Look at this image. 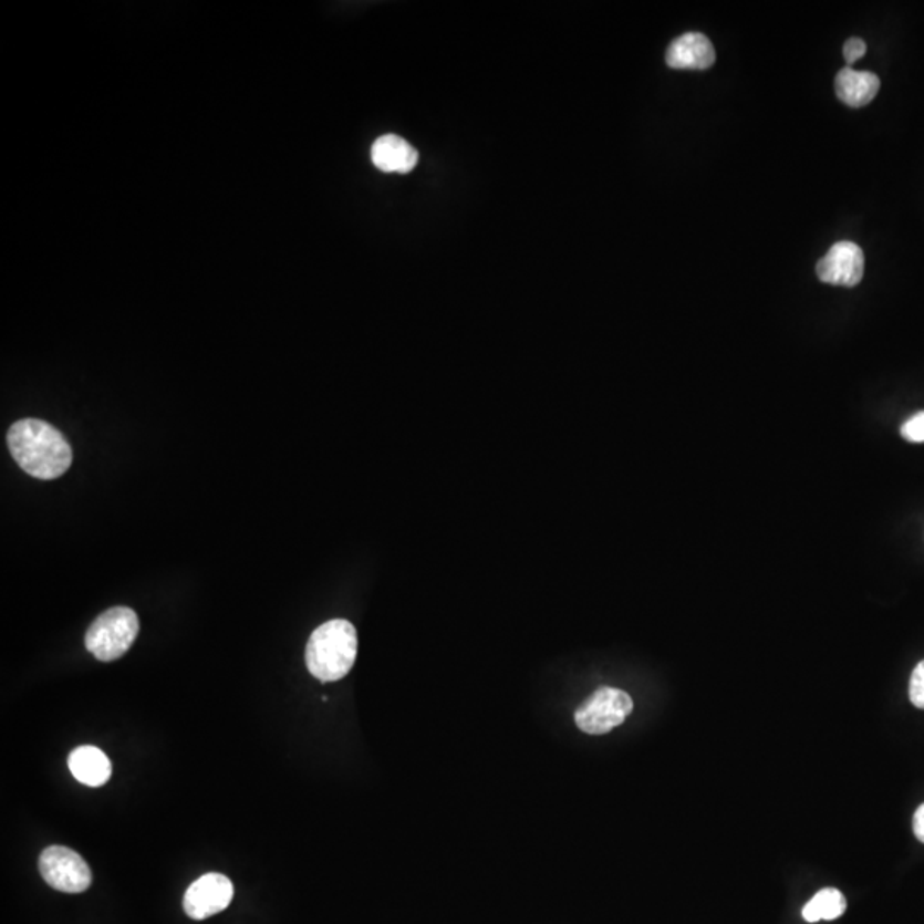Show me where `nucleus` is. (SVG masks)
<instances>
[{"mask_svg":"<svg viewBox=\"0 0 924 924\" xmlns=\"http://www.w3.org/2000/svg\"><path fill=\"white\" fill-rule=\"evenodd\" d=\"M372 162L384 174H409L418 163V153L408 141L387 134L372 146Z\"/></svg>","mask_w":924,"mask_h":924,"instance_id":"9","label":"nucleus"},{"mask_svg":"<svg viewBox=\"0 0 924 924\" xmlns=\"http://www.w3.org/2000/svg\"><path fill=\"white\" fill-rule=\"evenodd\" d=\"M910 697L917 709H924V661H921L911 675Z\"/></svg>","mask_w":924,"mask_h":924,"instance_id":"14","label":"nucleus"},{"mask_svg":"<svg viewBox=\"0 0 924 924\" xmlns=\"http://www.w3.org/2000/svg\"><path fill=\"white\" fill-rule=\"evenodd\" d=\"M139 634V619L131 608L106 610L86 632V650L103 663L124 656Z\"/></svg>","mask_w":924,"mask_h":924,"instance_id":"3","label":"nucleus"},{"mask_svg":"<svg viewBox=\"0 0 924 924\" xmlns=\"http://www.w3.org/2000/svg\"><path fill=\"white\" fill-rule=\"evenodd\" d=\"M634 710V700L619 688L603 687L594 692L575 713V725L588 735H606L623 725Z\"/></svg>","mask_w":924,"mask_h":924,"instance_id":"4","label":"nucleus"},{"mask_svg":"<svg viewBox=\"0 0 924 924\" xmlns=\"http://www.w3.org/2000/svg\"><path fill=\"white\" fill-rule=\"evenodd\" d=\"M716 62L713 43L702 33H685L666 50V64L685 71H706Z\"/></svg>","mask_w":924,"mask_h":924,"instance_id":"8","label":"nucleus"},{"mask_svg":"<svg viewBox=\"0 0 924 924\" xmlns=\"http://www.w3.org/2000/svg\"><path fill=\"white\" fill-rule=\"evenodd\" d=\"M845 910L848 902L838 889H823L804 905L803 917L808 923H817L820 920L834 921L841 917Z\"/></svg>","mask_w":924,"mask_h":924,"instance_id":"12","label":"nucleus"},{"mask_svg":"<svg viewBox=\"0 0 924 924\" xmlns=\"http://www.w3.org/2000/svg\"><path fill=\"white\" fill-rule=\"evenodd\" d=\"M69 769L72 776L91 788L108 782L112 776V762L108 757L96 747H80L69 755Z\"/></svg>","mask_w":924,"mask_h":924,"instance_id":"11","label":"nucleus"},{"mask_svg":"<svg viewBox=\"0 0 924 924\" xmlns=\"http://www.w3.org/2000/svg\"><path fill=\"white\" fill-rule=\"evenodd\" d=\"M8 446L21 469L39 479H55L72 465V449L64 435L42 419L15 422L8 432Z\"/></svg>","mask_w":924,"mask_h":924,"instance_id":"1","label":"nucleus"},{"mask_svg":"<svg viewBox=\"0 0 924 924\" xmlns=\"http://www.w3.org/2000/svg\"><path fill=\"white\" fill-rule=\"evenodd\" d=\"M901 435L907 442L913 444H924V412L916 413L911 416L907 422L902 425Z\"/></svg>","mask_w":924,"mask_h":924,"instance_id":"13","label":"nucleus"},{"mask_svg":"<svg viewBox=\"0 0 924 924\" xmlns=\"http://www.w3.org/2000/svg\"><path fill=\"white\" fill-rule=\"evenodd\" d=\"M863 250L848 240L830 247L829 252L817 264L820 281L835 287H856L863 280Z\"/></svg>","mask_w":924,"mask_h":924,"instance_id":"7","label":"nucleus"},{"mask_svg":"<svg viewBox=\"0 0 924 924\" xmlns=\"http://www.w3.org/2000/svg\"><path fill=\"white\" fill-rule=\"evenodd\" d=\"M913 826L914 834H916V838L924 844V804H921V807L917 808L916 813H914Z\"/></svg>","mask_w":924,"mask_h":924,"instance_id":"16","label":"nucleus"},{"mask_svg":"<svg viewBox=\"0 0 924 924\" xmlns=\"http://www.w3.org/2000/svg\"><path fill=\"white\" fill-rule=\"evenodd\" d=\"M880 80L873 72L844 68L835 76V93L844 105L861 108L879 95Z\"/></svg>","mask_w":924,"mask_h":924,"instance_id":"10","label":"nucleus"},{"mask_svg":"<svg viewBox=\"0 0 924 924\" xmlns=\"http://www.w3.org/2000/svg\"><path fill=\"white\" fill-rule=\"evenodd\" d=\"M866 53V43L861 39H849L844 43V59L849 65L856 64L861 58Z\"/></svg>","mask_w":924,"mask_h":924,"instance_id":"15","label":"nucleus"},{"mask_svg":"<svg viewBox=\"0 0 924 924\" xmlns=\"http://www.w3.org/2000/svg\"><path fill=\"white\" fill-rule=\"evenodd\" d=\"M233 899V883L221 873L197 879L184 895V911L190 920L203 921L224 913Z\"/></svg>","mask_w":924,"mask_h":924,"instance_id":"6","label":"nucleus"},{"mask_svg":"<svg viewBox=\"0 0 924 924\" xmlns=\"http://www.w3.org/2000/svg\"><path fill=\"white\" fill-rule=\"evenodd\" d=\"M40 873L52 889L65 894H81L90 889L93 876L86 861L65 845L43 849L39 861Z\"/></svg>","mask_w":924,"mask_h":924,"instance_id":"5","label":"nucleus"},{"mask_svg":"<svg viewBox=\"0 0 924 924\" xmlns=\"http://www.w3.org/2000/svg\"><path fill=\"white\" fill-rule=\"evenodd\" d=\"M359 635L347 620H331L313 631L307 642V668L321 682L344 678L355 664Z\"/></svg>","mask_w":924,"mask_h":924,"instance_id":"2","label":"nucleus"}]
</instances>
